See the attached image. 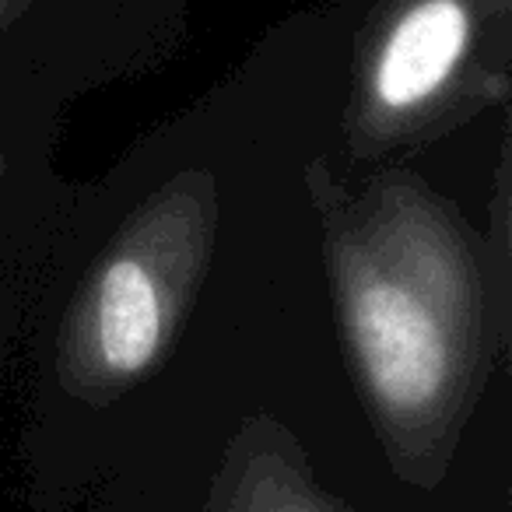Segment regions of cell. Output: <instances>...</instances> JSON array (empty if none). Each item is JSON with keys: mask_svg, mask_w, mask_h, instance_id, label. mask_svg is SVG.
Here are the masks:
<instances>
[{"mask_svg": "<svg viewBox=\"0 0 512 512\" xmlns=\"http://www.w3.org/2000/svg\"><path fill=\"white\" fill-rule=\"evenodd\" d=\"M348 330L372 393L393 414H418L446 393L449 330L407 281L362 274L348 292Z\"/></svg>", "mask_w": 512, "mask_h": 512, "instance_id": "6da1fadb", "label": "cell"}, {"mask_svg": "<svg viewBox=\"0 0 512 512\" xmlns=\"http://www.w3.org/2000/svg\"><path fill=\"white\" fill-rule=\"evenodd\" d=\"M165 341V295L148 264L123 256L99 274L92 295V348L113 376H134L155 362Z\"/></svg>", "mask_w": 512, "mask_h": 512, "instance_id": "3957f363", "label": "cell"}, {"mask_svg": "<svg viewBox=\"0 0 512 512\" xmlns=\"http://www.w3.org/2000/svg\"><path fill=\"white\" fill-rule=\"evenodd\" d=\"M470 43L463 0H414L393 22L372 71V92L386 113H411L446 88Z\"/></svg>", "mask_w": 512, "mask_h": 512, "instance_id": "7a4b0ae2", "label": "cell"}]
</instances>
